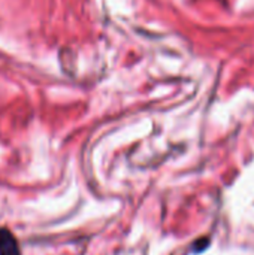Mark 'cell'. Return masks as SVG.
Segmentation results:
<instances>
[{"label": "cell", "mask_w": 254, "mask_h": 255, "mask_svg": "<svg viewBox=\"0 0 254 255\" xmlns=\"http://www.w3.org/2000/svg\"><path fill=\"white\" fill-rule=\"evenodd\" d=\"M208 247V239H201V241H198V242H195V245H193V250H195V253H202L205 248Z\"/></svg>", "instance_id": "cell-2"}, {"label": "cell", "mask_w": 254, "mask_h": 255, "mask_svg": "<svg viewBox=\"0 0 254 255\" xmlns=\"http://www.w3.org/2000/svg\"><path fill=\"white\" fill-rule=\"evenodd\" d=\"M0 255H21L15 236L7 229H0Z\"/></svg>", "instance_id": "cell-1"}]
</instances>
